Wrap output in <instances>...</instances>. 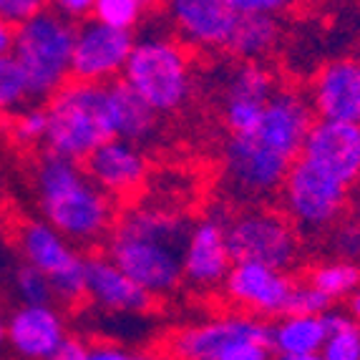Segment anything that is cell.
<instances>
[{
  "mask_svg": "<svg viewBox=\"0 0 360 360\" xmlns=\"http://www.w3.org/2000/svg\"><path fill=\"white\" fill-rule=\"evenodd\" d=\"M189 219L167 210L139 207L114 222L106 257L149 295L174 290L184 277Z\"/></svg>",
  "mask_w": 360,
  "mask_h": 360,
  "instance_id": "6da1fadb",
  "label": "cell"
},
{
  "mask_svg": "<svg viewBox=\"0 0 360 360\" xmlns=\"http://www.w3.org/2000/svg\"><path fill=\"white\" fill-rule=\"evenodd\" d=\"M33 186L43 222L71 245H91L114 227V199L86 176L81 164L46 154L38 159Z\"/></svg>",
  "mask_w": 360,
  "mask_h": 360,
  "instance_id": "7a4b0ae2",
  "label": "cell"
},
{
  "mask_svg": "<svg viewBox=\"0 0 360 360\" xmlns=\"http://www.w3.org/2000/svg\"><path fill=\"white\" fill-rule=\"evenodd\" d=\"M46 151L68 162H86L98 146L114 139L106 86L68 81L49 98Z\"/></svg>",
  "mask_w": 360,
  "mask_h": 360,
  "instance_id": "3957f363",
  "label": "cell"
},
{
  "mask_svg": "<svg viewBox=\"0 0 360 360\" xmlns=\"http://www.w3.org/2000/svg\"><path fill=\"white\" fill-rule=\"evenodd\" d=\"M76 25L43 8L36 18L15 28L13 58L28 84L30 98L56 96L71 78V53Z\"/></svg>",
  "mask_w": 360,
  "mask_h": 360,
  "instance_id": "277c9868",
  "label": "cell"
},
{
  "mask_svg": "<svg viewBox=\"0 0 360 360\" xmlns=\"http://www.w3.org/2000/svg\"><path fill=\"white\" fill-rule=\"evenodd\" d=\"M124 81L156 114L174 111L192 94L189 58L179 43L167 36L134 41L131 56L124 66Z\"/></svg>",
  "mask_w": 360,
  "mask_h": 360,
  "instance_id": "5b68a950",
  "label": "cell"
},
{
  "mask_svg": "<svg viewBox=\"0 0 360 360\" xmlns=\"http://www.w3.org/2000/svg\"><path fill=\"white\" fill-rule=\"evenodd\" d=\"M224 242L232 264L252 262L277 272L292 267L300 240L288 217L272 210H247L224 222Z\"/></svg>",
  "mask_w": 360,
  "mask_h": 360,
  "instance_id": "8992f818",
  "label": "cell"
},
{
  "mask_svg": "<svg viewBox=\"0 0 360 360\" xmlns=\"http://www.w3.org/2000/svg\"><path fill=\"white\" fill-rule=\"evenodd\" d=\"M350 189L338 184L318 167H312L305 159L290 167L283 186H280V202L285 217L292 222L295 229L310 234H320L333 229L340 222L342 212L348 207Z\"/></svg>",
  "mask_w": 360,
  "mask_h": 360,
  "instance_id": "52a82bcc",
  "label": "cell"
},
{
  "mask_svg": "<svg viewBox=\"0 0 360 360\" xmlns=\"http://www.w3.org/2000/svg\"><path fill=\"white\" fill-rule=\"evenodd\" d=\"M18 250L25 264L49 277L56 300L76 302L86 295V257L43 219L20 224Z\"/></svg>",
  "mask_w": 360,
  "mask_h": 360,
  "instance_id": "ba28073f",
  "label": "cell"
},
{
  "mask_svg": "<svg viewBox=\"0 0 360 360\" xmlns=\"http://www.w3.org/2000/svg\"><path fill=\"white\" fill-rule=\"evenodd\" d=\"M134 49V33L86 20L76 28L71 53V78L78 84L108 86L124 73Z\"/></svg>",
  "mask_w": 360,
  "mask_h": 360,
  "instance_id": "9c48e42d",
  "label": "cell"
},
{
  "mask_svg": "<svg viewBox=\"0 0 360 360\" xmlns=\"http://www.w3.org/2000/svg\"><path fill=\"white\" fill-rule=\"evenodd\" d=\"M312 108L295 91H277L262 108L257 127L240 136L252 139L267 154L295 164L302 154V144L312 127Z\"/></svg>",
  "mask_w": 360,
  "mask_h": 360,
  "instance_id": "30bf717a",
  "label": "cell"
},
{
  "mask_svg": "<svg viewBox=\"0 0 360 360\" xmlns=\"http://www.w3.org/2000/svg\"><path fill=\"white\" fill-rule=\"evenodd\" d=\"M290 162L259 149L252 139L232 136L224 149V181L227 189L237 199L245 202H262L272 194H280L285 176H288Z\"/></svg>",
  "mask_w": 360,
  "mask_h": 360,
  "instance_id": "8fae6325",
  "label": "cell"
},
{
  "mask_svg": "<svg viewBox=\"0 0 360 360\" xmlns=\"http://www.w3.org/2000/svg\"><path fill=\"white\" fill-rule=\"evenodd\" d=\"M300 156L338 184L353 189L360 181V124L312 121Z\"/></svg>",
  "mask_w": 360,
  "mask_h": 360,
  "instance_id": "7c38bea8",
  "label": "cell"
},
{
  "mask_svg": "<svg viewBox=\"0 0 360 360\" xmlns=\"http://www.w3.org/2000/svg\"><path fill=\"white\" fill-rule=\"evenodd\" d=\"M66 340V320L53 305H18L6 320V345L20 360H51Z\"/></svg>",
  "mask_w": 360,
  "mask_h": 360,
  "instance_id": "4fadbf2b",
  "label": "cell"
},
{
  "mask_svg": "<svg viewBox=\"0 0 360 360\" xmlns=\"http://www.w3.org/2000/svg\"><path fill=\"white\" fill-rule=\"evenodd\" d=\"M312 116L360 124V58H338L318 71L310 89Z\"/></svg>",
  "mask_w": 360,
  "mask_h": 360,
  "instance_id": "5bb4252c",
  "label": "cell"
},
{
  "mask_svg": "<svg viewBox=\"0 0 360 360\" xmlns=\"http://www.w3.org/2000/svg\"><path fill=\"white\" fill-rule=\"evenodd\" d=\"M84 164L86 176L111 199L136 194L149 176V162L144 151L121 139H111L98 146Z\"/></svg>",
  "mask_w": 360,
  "mask_h": 360,
  "instance_id": "9a60e30c",
  "label": "cell"
},
{
  "mask_svg": "<svg viewBox=\"0 0 360 360\" xmlns=\"http://www.w3.org/2000/svg\"><path fill=\"white\" fill-rule=\"evenodd\" d=\"M292 285L295 283L285 272L252 262L232 264V270L224 280L229 297L257 318L285 315Z\"/></svg>",
  "mask_w": 360,
  "mask_h": 360,
  "instance_id": "2e32d148",
  "label": "cell"
},
{
  "mask_svg": "<svg viewBox=\"0 0 360 360\" xmlns=\"http://www.w3.org/2000/svg\"><path fill=\"white\" fill-rule=\"evenodd\" d=\"M270 330L272 328L250 315H227L174 333L167 350L174 360H219L222 350L232 340L245 335H262Z\"/></svg>",
  "mask_w": 360,
  "mask_h": 360,
  "instance_id": "e0dca14e",
  "label": "cell"
},
{
  "mask_svg": "<svg viewBox=\"0 0 360 360\" xmlns=\"http://www.w3.org/2000/svg\"><path fill=\"white\" fill-rule=\"evenodd\" d=\"M169 18L184 43L199 49H227L237 13L229 0H176L169 6Z\"/></svg>",
  "mask_w": 360,
  "mask_h": 360,
  "instance_id": "ac0fdd59",
  "label": "cell"
},
{
  "mask_svg": "<svg viewBox=\"0 0 360 360\" xmlns=\"http://www.w3.org/2000/svg\"><path fill=\"white\" fill-rule=\"evenodd\" d=\"M232 270V257L224 242V222L202 219L189 232L184 247V277L197 288H214L224 283Z\"/></svg>",
  "mask_w": 360,
  "mask_h": 360,
  "instance_id": "d6986e66",
  "label": "cell"
},
{
  "mask_svg": "<svg viewBox=\"0 0 360 360\" xmlns=\"http://www.w3.org/2000/svg\"><path fill=\"white\" fill-rule=\"evenodd\" d=\"M86 295L114 312H146L154 302L151 295L129 280L106 255L86 257Z\"/></svg>",
  "mask_w": 360,
  "mask_h": 360,
  "instance_id": "ffe728a7",
  "label": "cell"
},
{
  "mask_svg": "<svg viewBox=\"0 0 360 360\" xmlns=\"http://www.w3.org/2000/svg\"><path fill=\"white\" fill-rule=\"evenodd\" d=\"M108 111H111V127L114 139H121L127 144L141 146L156 134V111L139 96L136 91L124 81L116 78L106 86Z\"/></svg>",
  "mask_w": 360,
  "mask_h": 360,
  "instance_id": "44dd1931",
  "label": "cell"
},
{
  "mask_svg": "<svg viewBox=\"0 0 360 360\" xmlns=\"http://www.w3.org/2000/svg\"><path fill=\"white\" fill-rule=\"evenodd\" d=\"M277 94L275 76L259 63H242L227 73L224 84V106H259Z\"/></svg>",
  "mask_w": 360,
  "mask_h": 360,
  "instance_id": "7402d4cb",
  "label": "cell"
},
{
  "mask_svg": "<svg viewBox=\"0 0 360 360\" xmlns=\"http://www.w3.org/2000/svg\"><path fill=\"white\" fill-rule=\"evenodd\" d=\"M280 36V25L275 15H237L227 51L245 63H252L275 46Z\"/></svg>",
  "mask_w": 360,
  "mask_h": 360,
  "instance_id": "603a6c76",
  "label": "cell"
},
{
  "mask_svg": "<svg viewBox=\"0 0 360 360\" xmlns=\"http://www.w3.org/2000/svg\"><path fill=\"white\" fill-rule=\"evenodd\" d=\"M328 328L325 318H285L272 328V348L277 355H315L323 350Z\"/></svg>",
  "mask_w": 360,
  "mask_h": 360,
  "instance_id": "cb8c5ba5",
  "label": "cell"
},
{
  "mask_svg": "<svg viewBox=\"0 0 360 360\" xmlns=\"http://www.w3.org/2000/svg\"><path fill=\"white\" fill-rule=\"evenodd\" d=\"M328 338L320 350L323 360H360V325L342 312H325Z\"/></svg>",
  "mask_w": 360,
  "mask_h": 360,
  "instance_id": "d4e9b609",
  "label": "cell"
},
{
  "mask_svg": "<svg viewBox=\"0 0 360 360\" xmlns=\"http://www.w3.org/2000/svg\"><path fill=\"white\" fill-rule=\"evenodd\" d=\"M307 285L315 288L318 292H323L325 297L338 300V297H345V295L355 292V288L360 285V267L350 262L318 264V267L310 272Z\"/></svg>",
  "mask_w": 360,
  "mask_h": 360,
  "instance_id": "484cf974",
  "label": "cell"
},
{
  "mask_svg": "<svg viewBox=\"0 0 360 360\" xmlns=\"http://www.w3.org/2000/svg\"><path fill=\"white\" fill-rule=\"evenodd\" d=\"M146 11H149V6L141 0H94L91 20H96L106 28L131 33L141 23Z\"/></svg>",
  "mask_w": 360,
  "mask_h": 360,
  "instance_id": "4316f807",
  "label": "cell"
},
{
  "mask_svg": "<svg viewBox=\"0 0 360 360\" xmlns=\"http://www.w3.org/2000/svg\"><path fill=\"white\" fill-rule=\"evenodd\" d=\"M49 116L46 106H23L8 121V136L18 146H36L46 141Z\"/></svg>",
  "mask_w": 360,
  "mask_h": 360,
  "instance_id": "83f0119b",
  "label": "cell"
},
{
  "mask_svg": "<svg viewBox=\"0 0 360 360\" xmlns=\"http://www.w3.org/2000/svg\"><path fill=\"white\" fill-rule=\"evenodd\" d=\"M13 292L20 305H53L56 300L49 277H43L36 267L25 262L13 270Z\"/></svg>",
  "mask_w": 360,
  "mask_h": 360,
  "instance_id": "f1b7e54d",
  "label": "cell"
},
{
  "mask_svg": "<svg viewBox=\"0 0 360 360\" xmlns=\"http://www.w3.org/2000/svg\"><path fill=\"white\" fill-rule=\"evenodd\" d=\"M30 98L28 84L13 56L0 58V114H15Z\"/></svg>",
  "mask_w": 360,
  "mask_h": 360,
  "instance_id": "f546056e",
  "label": "cell"
},
{
  "mask_svg": "<svg viewBox=\"0 0 360 360\" xmlns=\"http://www.w3.org/2000/svg\"><path fill=\"white\" fill-rule=\"evenodd\" d=\"M330 302H333L330 297H325L323 292H318L310 285L295 283L285 315L288 318H320L325 312H330Z\"/></svg>",
  "mask_w": 360,
  "mask_h": 360,
  "instance_id": "4dcf8cb0",
  "label": "cell"
},
{
  "mask_svg": "<svg viewBox=\"0 0 360 360\" xmlns=\"http://www.w3.org/2000/svg\"><path fill=\"white\" fill-rule=\"evenodd\" d=\"M330 247L340 257V262L355 264V259H360V222L340 219L330 232Z\"/></svg>",
  "mask_w": 360,
  "mask_h": 360,
  "instance_id": "1f68e13d",
  "label": "cell"
},
{
  "mask_svg": "<svg viewBox=\"0 0 360 360\" xmlns=\"http://www.w3.org/2000/svg\"><path fill=\"white\" fill-rule=\"evenodd\" d=\"M43 8L46 6L41 0H0V20L11 28H20L30 18H36Z\"/></svg>",
  "mask_w": 360,
  "mask_h": 360,
  "instance_id": "d6a6232c",
  "label": "cell"
},
{
  "mask_svg": "<svg viewBox=\"0 0 360 360\" xmlns=\"http://www.w3.org/2000/svg\"><path fill=\"white\" fill-rule=\"evenodd\" d=\"M51 11L78 28L81 23L91 20V13H94V0H56L53 6H51Z\"/></svg>",
  "mask_w": 360,
  "mask_h": 360,
  "instance_id": "836d02e7",
  "label": "cell"
},
{
  "mask_svg": "<svg viewBox=\"0 0 360 360\" xmlns=\"http://www.w3.org/2000/svg\"><path fill=\"white\" fill-rule=\"evenodd\" d=\"M229 6L237 15H275L285 11L288 3L283 0H229Z\"/></svg>",
  "mask_w": 360,
  "mask_h": 360,
  "instance_id": "e575fe53",
  "label": "cell"
},
{
  "mask_svg": "<svg viewBox=\"0 0 360 360\" xmlns=\"http://www.w3.org/2000/svg\"><path fill=\"white\" fill-rule=\"evenodd\" d=\"M86 345L81 340H76V338H68L63 345H60L58 350L53 353V358L51 360H86Z\"/></svg>",
  "mask_w": 360,
  "mask_h": 360,
  "instance_id": "d590c367",
  "label": "cell"
},
{
  "mask_svg": "<svg viewBox=\"0 0 360 360\" xmlns=\"http://www.w3.org/2000/svg\"><path fill=\"white\" fill-rule=\"evenodd\" d=\"M129 353L119 348H111V345H94V348L86 350V360H127Z\"/></svg>",
  "mask_w": 360,
  "mask_h": 360,
  "instance_id": "8d00e7d4",
  "label": "cell"
},
{
  "mask_svg": "<svg viewBox=\"0 0 360 360\" xmlns=\"http://www.w3.org/2000/svg\"><path fill=\"white\" fill-rule=\"evenodd\" d=\"M13 43H15V28L0 20V58L13 56Z\"/></svg>",
  "mask_w": 360,
  "mask_h": 360,
  "instance_id": "74e56055",
  "label": "cell"
},
{
  "mask_svg": "<svg viewBox=\"0 0 360 360\" xmlns=\"http://www.w3.org/2000/svg\"><path fill=\"white\" fill-rule=\"evenodd\" d=\"M350 210H353V219L360 222V181L350 189V199H348Z\"/></svg>",
  "mask_w": 360,
  "mask_h": 360,
  "instance_id": "f35d334b",
  "label": "cell"
},
{
  "mask_svg": "<svg viewBox=\"0 0 360 360\" xmlns=\"http://www.w3.org/2000/svg\"><path fill=\"white\" fill-rule=\"evenodd\" d=\"M350 312H353V320L360 325V285L355 288V292L350 295Z\"/></svg>",
  "mask_w": 360,
  "mask_h": 360,
  "instance_id": "ab89813d",
  "label": "cell"
},
{
  "mask_svg": "<svg viewBox=\"0 0 360 360\" xmlns=\"http://www.w3.org/2000/svg\"><path fill=\"white\" fill-rule=\"evenodd\" d=\"M6 320L8 315L3 312V305H0V353L6 350Z\"/></svg>",
  "mask_w": 360,
  "mask_h": 360,
  "instance_id": "60d3db41",
  "label": "cell"
},
{
  "mask_svg": "<svg viewBox=\"0 0 360 360\" xmlns=\"http://www.w3.org/2000/svg\"><path fill=\"white\" fill-rule=\"evenodd\" d=\"M277 360H323L320 353L315 355H277Z\"/></svg>",
  "mask_w": 360,
  "mask_h": 360,
  "instance_id": "b9f144b4",
  "label": "cell"
},
{
  "mask_svg": "<svg viewBox=\"0 0 360 360\" xmlns=\"http://www.w3.org/2000/svg\"><path fill=\"white\" fill-rule=\"evenodd\" d=\"M127 360H151V358H144V355H129Z\"/></svg>",
  "mask_w": 360,
  "mask_h": 360,
  "instance_id": "7bdbcfd3",
  "label": "cell"
}]
</instances>
